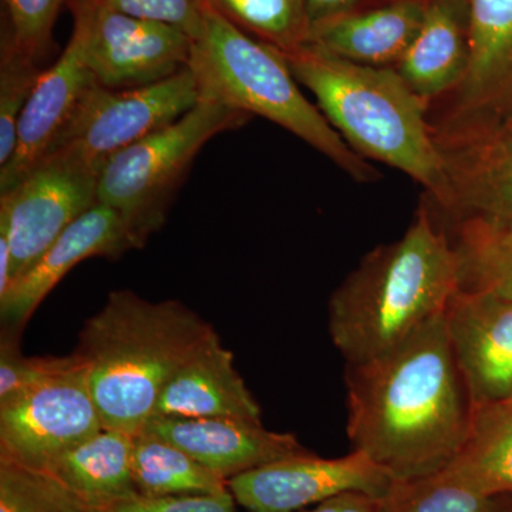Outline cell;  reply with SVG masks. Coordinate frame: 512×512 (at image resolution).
<instances>
[{
    "instance_id": "obj_1",
    "label": "cell",
    "mask_w": 512,
    "mask_h": 512,
    "mask_svg": "<svg viewBox=\"0 0 512 512\" xmlns=\"http://www.w3.org/2000/svg\"><path fill=\"white\" fill-rule=\"evenodd\" d=\"M348 437L394 481L434 476L470 434L473 403L444 313L392 352L345 370Z\"/></svg>"
},
{
    "instance_id": "obj_2",
    "label": "cell",
    "mask_w": 512,
    "mask_h": 512,
    "mask_svg": "<svg viewBox=\"0 0 512 512\" xmlns=\"http://www.w3.org/2000/svg\"><path fill=\"white\" fill-rule=\"evenodd\" d=\"M460 264L446 229L423 202L403 237L363 256L329 301V333L348 365L392 352L446 311Z\"/></svg>"
},
{
    "instance_id": "obj_3",
    "label": "cell",
    "mask_w": 512,
    "mask_h": 512,
    "mask_svg": "<svg viewBox=\"0 0 512 512\" xmlns=\"http://www.w3.org/2000/svg\"><path fill=\"white\" fill-rule=\"evenodd\" d=\"M215 335L184 303L111 292L84 322L73 352L104 429L137 436L153 417L165 384Z\"/></svg>"
},
{
    "instance_id": "obj_4",
    "label": "cell",
    "mask_w": 512,
    "mask_h": 512,
    "mask_svg": "<svg viewBox=\"0 0 512 512\" xmlns=\"http://www.w3.org/2000/svg\"><path fill=\"white\" fill-rule=\"evenodd\" d=\"M282 55L296 82L311 90L323 116L352 150L409 175L423 187L433 210L446 207L450 184L426 103L394 67L348 62L311 46Z\"/></svg>"
},
{
    "instance_id": "obj_5",
    "label": "cell",
    "mask_w": 512,
    "mask_h": 512,
    "mask_svg": "<svg viewBox=\"0 0 512 512\" xmlns=\"http://www.w3.org/2000/svg\"><path fill=\"white\" fill-rule=\"evenodd\" d=\"M188 69L200 100L215 101L285 128L332 161L356 183H375V167L349 147L318 106L301 92L285 56L215 13H205L192 39Z\"/></svg>"
},
{
    "instance_id": "obj_6",
    "label": "cell",
    "mask_w": 512,
    "mask_h": 512,
    "mask_svg": "<svg viewBox=\"0 0 512 512\" xmlns=\"http://www.w3.org/2000/svg\"><path fill=\"white\" fill-rule=\"evenodd\" d=\"M251 116L200 100L181 119L114 154L101 168L97 198L120 215L138 249L167 220L195 157L212 138L245 126Z\"/></svg>"
},
{
    "instance_id": "obj_7",
    "label": "cell",
    "mask_w": 512,
    "mask_h": 512,
    "mask_svg": "<svg viewBox=\"0 0 512 512\" xmlns=\"http://www.w3.org/2000/svg\"><path fill=\"white\" fill-rule=\"evenodd\" d=\"M441 153L512 124V0H468V64L461 82L427 106Z\"/></svg>"
},
{
    "instance_id": "obj_8",
    "label": "cell",
    "mask_w": 512,
    "mask_h": 512,
    "mask_svg": "<svg viewBox=\"0 0 512 512\" xmlns=\"http://www.w3.org/2000/svg\"><path fill=\"white\" fill-rule=\"evenodd\" d=\"M103 429L83 367L72 353L55 372L0 402V460L46 470Z\"/></svg>"
},
{
    "instance_id": "obj_9",
    "label": "cell",
    "mask_w": 512,
    "mask_h": 512,
    "mask_svg": "<svg viewBox=\"0 0 512 512\" xmlns=\"http://www.w3.org/2000/svg\"><path fill=\"white\" fill-rule=\"evenodd\" d=\"M72 39L94 79L124 90L163 82L190 62L191 37L163 23L133 18L97 0H67Z\"/></svg>"
},
{
    "instance_id": "obj_10",
    "label": "cell",
    "mask_w": 512,
    "mask_h": 512,
    "mask_svg": "<svg viewBox=\"0 0 512 512\" xmlns=\"http://www.w3.org/2000/svg\"><path fill=\"white\" fill-rule=\"evenodd\" d=\"M198 101L200 92L188 66L170 79L136 89L96 84L53 151H67L103 168L114 154L181 119Z\"/></svg>"
},
{
    "instance_id": "obj_11",
    "label": "cell",
    "mask_w": 512,
    "mask_h": 512,
    "mask_svg": "<svg viewBox=\"0 0 512 512\" xmlns=\"http://www.w3.org/2000/svg\"><path fill=\"white\" fill-rule=\"evenodd\" d=\"M101 168L56 150L15 188L0 194V229L12 247V281L74 221L99 204Z\"/></svg>"
},
{
    "instance_id": "obj_12",
    "label": "cell",
    "mask_w": 512,
    "mask_h": 512,
    "mask_svg": "<svg viewBox=\"0 0 512 512\" xmlns=\"http://www.w3.org/2000/svg\"><path fill=\"white\" fill-rule=\"evenodd\" d=\"M393 483L359 450L339 458L312 453L285 458L228 481L235 503L249 512H301L345 493L383 498Z\"/></svg>"
},
{
    "instance_id": "obj_13",
    "label": "cell",
    "mask_w": 512,
    "mask_h": 512,
    "mask_svg": "<svg viewBox=\"0 0 512 512\" xmlns=\"http://www.w3.org/2000/svg\"><path fill=\"white\" fill-rule=\"evenodd\" d=\"M444 320L473 407L512 399V301L460 288Z\"/></svg>"
},
{
    "instance_id": "obj_14",
    "label": "cell",
    "mask_w": 512,
    "mask_h": 512,
    "mask_svg": "<svg viewBox=\"0 0 512 512\" xmlns=\"http://www.w3.org/2000/svg\"><path fill=\"white\" fill-rule=\"evenodd\" d=\"M441 156L450 198L443 210L430 207L437 221L447 231L471 229L512 237V124Z\"/></svg>"
},
{
    "instance_id": "obj_15",
    "label": "cell",
    "mask_w": 512,
    "mask_h": 512,
    "mask_svg": "<svg viewBox=\"0 0 512 512\" xmlns=\"http://www.w3.org/2000/svg\"><path fill=\"white\" fill-rule=\"evenodd\" d=\"M131 249L138 247L120 215L106 205H94L0 295L2 330L22 333L40 303L80 262L117 259Z\"/></svg>"
},
{
    "instance_id": "obj_16",
    "label": "cell",
    "mask_w": 512,
    "mask_h": 512,
    "mask_svg": "<svg viewBox=\"0 0 512 512\" xmlns=\"http://www.w3.org/2000/svg\"><path fill=\"white\" fill-rule=\"evenodd\" d=\"M96 84L79 46L70 37L59 59L43 69L20 114L15 151L0 167V194L15 188L53 153Z\"/></svg>"
},
{
    "instance_id": "obj_17",
    "label": "cell",
    "mask_w": 512,
    "mask_h": 512,
    "mask_svg": "<svg viewBox=\"0 0 512 512\" xmlns=\"http://www.w3.org/2000/svg\"><path fill=\"white\" fill-rule=\"evenodd\" d=\"M141 431L180 447L227 481L266 464L311 453L292 433L266 430L261 421L156 416Z\"/></svg>"
},
{
    "instance_id": "obj_18",
    "label": "cell",
    "mask_w": 512,
    "mask_h": 512,
    "mask_svg": "<svg viewBox=\"0 0 512 512\" xmlns=\"http://www.w3.org/2000/svg\"><path fill=\"white\" fill-rule=\"evenodd\" d=\"M427 0H387L316 23L308 45L365 66L394 67L417 36Z\"/></svg>"
},
{
    "instance_id": "obj_19",
    "label": "cell",
    "mask_w": 512,
    "mask_h": 512,
    "mask_svg": "<svg viewBox=\"0 0 512 512\" xmlns=\"http://www.w3.org/2000/svg\"><path fill=\"white\" fill-rule=\"evenodd\" d=\"M156 416L261 421V407L217 333L165 384L154 410Z\"/></svg>"
},
{
    "instance_id": "obj_20",
    "label": "cell",
    "mask_w": 512,
    "mask_h": 512,
    "mask_svg": "<svg viewBox=\"0 0 512 512\" xmlns=\"http://www.w3.org/2000/svg\"><path fill=\"white\" fill-rule=\"evenodd\" d=\"M468 64V0H427L423 25L394 66L421 101L446 96Z\"/></svg>"
},
{
    "instance_id": "obj_21",
    "label": "cell",
    "mask_w": 512,
    "mask_h": 512,
    "mask_svg": "<svg viewBox=\"0 0 512 512\" xmlns=\"http://www.w3.org/2000/svg\"><path fill=\"white\" fill-rule=\"evenodd\" d=\"M134 436L103 429L56 458L45 471L93 512L138 497L133 477Z\"/></svg>"
},
{
    "instance_id": "obj_22",
    "label": "cell",
    "mask_w": 512,
    "mask_h": 512,
    "mask_svg": "<svg viewBox=\"0 0 512 512\" xmlns=\"http://www.w3.org/2000/svg\"><path fill=\"white\" fill-rule=\"evenodd\" d=\"M444 471L480 493L512 495V399L473 407L466 444Z\"/></svg>"
},
{
    "instance_id": "obj_23",
    "label": "cell",
    "mask_w": 512,
    "mask_h": 512,
    "mask_svg": "<svg viewBox=\"0 0 512 512\" xmlns=\"http://www.w3.org/2000/svg\"><path fill=\"white\" fill-rule=\"evenodd\" d=\"M133 477L143 497L231 494L227 480L180 447L146 431L134 436Z\"/></svg>"
},
{
    "instance_id": "obj_24",
    "label": "cell",
    "mask_w": 512,
    "mask_h": 512,
    "mask_svg": "<svg viewBox=\"0 0 512 512\" xmlns=\"http://www.w3.org/2000/svg\"><path fill=\"white\" fill-rule=\"evenodd\" d=\"M208 8L259 42L291 53L308 45L311 23L303 0H205Z\"/></svg>"
},
{
    "instance_id": "obj_25",
    "label": "cell",
    "mask_w": 512,
    "mask_h": 512,
    "mask_svg": "<svg viewBox=\"0 0 512 512\" xmlns=\"http://www.w3.org/2000/svg\"><path fill=\"white\" fill-rule=\"evenodd\" d=\"M511 495H487L446 471L419 480L394 481L380 512H505Z\"/></svg>"
},
{
    "instance_id": "obj_26",
    "label": "cell",
    "mask_w": 512,
    "mask_h": 512,
    "mask_svg": "<svg viewBox=\"0 0 512 512\" xmlns=\"http://www.w3.org/2000/svg\"><path fill=\"white\" fill-rule=\"evenodd\" d=\"M447 234L460 264V288L512 301V237H493L471 229Z\"/></svg>"
},
{
    "instance_id": "obj_27",
    "label": "cell",
    "mask_w": 512,
    "mask_h": 512,
    "mask_svg": "<svg viewBox=\"0 0 512 512\" xmlns=\"http://www.w3.org/2000/svg\"><path fill=\"white\" fill-rule=\"evenodd\" d=\"M0 512H93L53 474L0 460Z\"/></svg>"
},
{
    "instance_id": "obj_28",
    "label": "cell",
    "mask_w": 512,
    "mask_h": 512,
    "mask_svg": "<svg viewBox=\"0 0 512 512\" xmlns=\"http://www.w3.org/2000/svg\"><path fill=\"white\" fill-rule=\"evenodd\" d=\"M43 69L39 63L19 52L6 37H2L0 52V167H3L16 147L20 114L28 103Z\"/></svg>"
},
{
    "instance_id": "obj_29",
    "label": "cell",
    "mask_w": 512,
    "mask_h": 512,
    "mask_svg": "<svg viewBox=\"0 0 512 512\" xmlns=\"http://www.w3.org/2000/svg\"><path fill=\"white\" fill-rule=\"evenodd\" d=\"M67 0H3L6 32L19 52L40 63L52 43L53 28L60 8Z\"/></svg>"
},
{
    "instance_id": "obj_30",
    "label": "cell",
    "mask_w": 512,
    "mask_h": 512,
    "mask_svg": "<svg viewBox=\"0 0 512 512\" xmlns=\"http://www.w3.org/2000/svg\"><path fill=\"white\" fill-rule=\"evenodd\" d=\"M20 333L2 330L0 338V402L16 396L49 376L62 365L64 356L26 357L20 352Z\"/></svg>"
},
{
    "instance_id": "obj_31",
    "label": "cell",
    "mask_w": 512,
    "mask_h": 512,
    "mask_svg": "<svg viewBox=\"0 0 512 512\" xmlns=\"http://www.w3.org/2000/svg\"><path fill=\"white\" fill-rule=\"evenodd\" d=\"M107 8L183 30L195 39L204 25L207 3L205 0H97Z\"/></svg>"
},
{
    "instance_id": "obj_32",
    "label": "cell",
    "mask_w": 512,
    "mask_h": 512,
    "mask_svg": "<svg viewBox=\"0 0 512 512\" xmlns=\"http://www.w3.org/2000/svg\"><path fill=\"white\" fill-rule=\"evenodd\" d=\"M232 494L138 497L97 512H237Z\"/></svg>"
},
{
    "instance_id": "obj_33",
    "label": "cell",
    "mask_w": 512,
    "mask_h": 512,
    "mask_svg": "<svg viewBox=\"0 0 512 512\" xmlns=\"http://www.w3.org/2000/svg\"><path fill=\"white\" fill-rule=\"evenodd\" d=\"M382 498L363 493H345L301 512H380Z\"/></svg>"
},
{
    "instance_id": "obj_34",
    "label": "cell",
    "mask_w": 512,
    "mask_h": 512,
    "mask_svg": "<svg viewBox=\"0 0 512 512\" xmlns=\"http://www.w3.org/2000/svg\"><path fill=\"white\" fill-rule=\"evenodd\" d=\"M311 28L316 23L338 18L353 10L360 9L365 0H303Z\"/></svg>"
},
{
    "instance_id": "obj_35",
    "label": "cell",
    "mask_w": 512,
    "mask_h": 512,
    "mask_svg": "<svg viewBox=\"0 0 512 512\" xmlns=\"http://www.w3.org/2000/svg\"><path fill=\"white\" fill-rule=\"evenodd\" d=\"M505 512H512V495L510 498V503H508L507 510H505Z\"/></svg>"
}]
</instances>
